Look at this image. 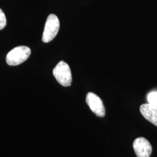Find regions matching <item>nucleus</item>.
Wrapping results in <instances>:
<instances>
[{"instance_id": "f257e3e1", "label": "nucleus", "mask_w": 157, "mask_h": 157, "mask_svg": "<svg viewBox=\"0 0 157 157\" xmlns=\"http://www.w3.org/2000/svg\"><path fill=\"white\" fill-rule=\"evenodd\" d=\"M31 54V50L27 46H18L10 51L6 56V62L10 66H17L26 61Z\"/></svg>"}, {"instance_id": "20e7f679", "label": "nucleus", "mask_w": 157, "mask_h": 157, "mask_svg": "<svg viewBox=\"0 0 157 157\" xmlns=\"http://www.w3.org/2000/svg\"><path fill=\"white\" fill-rule=\"evenodd\" d=\"M86 102L91 111L94 113L96 116L104 117L105 115V109L101 98L94 93L89 92L87 94Z\"/></svg>"}, {"instance_id": "f03ea898", "label": "nucleus", "mask_w": 157, "mask_h": 157, "mask_svg": "<svg viewBox=\"0 0 157 157\" xmlns=\"http://www.w3.org/2000/svg\"><path fill=\"white\" fill-rule=\"evenodd\" d=\"M53 75L57 82L63 87L70 86L72 82L71 68L67 63L61 61L53 69Z\"/></svg>"}, {"instance_id": "7ed1b4c3", "label": "nucleus", "mask_w": 157, "mask_h": 157, "mask_svg": "<svg viewBox=\"0 0 157 157\" xmlns=\"http://www.w3.org/2000/svg\"><path fill=\"white\" fill-rule=\"evenodd\" d=\"M60 28L59 21L54 14H50L47 19L42 40L44 43H48L56 37Z\"/></svg>"}, {"instance_id": "39448f33", "label": "nucleus", "mask_w": 157, "mask_h": 157, "mask_svg": "<svg viewBox=\"0 0 157 157\" xmlns=\"http://www.w3.org/2000/svg\"><path fill=\"white\" fill-rule=\"evenodd\" d=\"M135 154L137 157H150L152 146L150 143L144 137H138L133 143Z\"/></svg>"}, {"instance_id": "423d86ee", "label": "nucleus", "mask_w": 157, "mask_h": 157, "mask_svg": "<svg viewBox=\"0 0 157 157\" xmlns=\"http://www.w3.org/2000/svg\"><path fill=\"white\" fill-rule=\"evenodd\" d=\"M140 111L144 118L157 126V107L143 104L140 107Z\"/></svg>"}, {"instance_id": "6e6552de", "label": "nucleus", "mask_w": 157, "mask_h": 157, "mask_svg": "<svg viewBox=\"0 0 157 157\" xmlns=\"http://www.w3.org/2000/svg\"><path fill=\"white\" fill-rule=\"evenodd\" d=\"M6 15L2 10L0 8V30L6 27Z\"/></svg>"}, {"instance_id": "0eeeda50", "label": "nucleus", "mask_w": 157, "mask_h": 157, "mask_svg": "<svg viewBox=\"0 0 157 157\" xmlns=\"http://www.w3.org/2000/svg\"><path fill=\"white\" fill-rule=\"evenodd\" d=\"M147 100L150 105L157 107V92L152 91L147 96Z\"/></svg>"}]
</instances>
